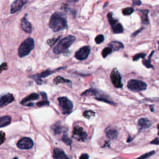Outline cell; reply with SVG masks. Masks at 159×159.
<instances>
[{
	"label": "cell",
	"instance_id": "26",
	"mask_svg": "<svg viewBox=\"0 0 159 159\" xmlns=\"http://www.w3.org/2000/svg\"><path fill=\"white\" fill-rule=\"evenodd\" d=\"M95 99H97V100L98 101H103V102H105V103H107L108 104H112V105H115V103L114 102H112L111 101H110V99H108L107 98H105L103 96H101V97H96L95 98Z\"/></svg>",
	"mask_w": 159,
	"mask_h": 159
},
{
	"label": "cell",
	"instance_id": "33",
	"mask_svg": "<svg viewBox=\"0 0 159 159\" xmlns=\"http://www.w3.org/2000/svg\"><path fill=\"white\" fill-rule=\"evenodd\" d=\"M49 101L47 100V99H43V101H39L37 103V105L38 106H48L49 105Z\"/></svg>",
	"mask_w": 159,
	"mask_h": 159
},
{
	"label": "cell",
	"instance_id": "43",
	"mask_svg": "<svg viewBox=\"0 0 159 159\" xmlns=\"http://www.w3.org/2000/svg\"><path fill=\"white\" fill-rule=\"evenodd\" d=\"M79 0H67V2L69 3H76L78 2Z\"/></svg>",
	"mask_w": 159,
	"mask_h": 159
},
{
	"label": "cell",
	"instance_id": "23",
	"mask_svg": "<svg viewBox=\"0 0 159 159\" xmlns=\"http://www.w3.org/2000/svg\"><path fill=\"white\" fill-rule=\"evenodd\" d=\"M155 52V51H152L151 54H150V56L149 57L148 60H143L142 61V63L143 65L145 67L148 68V69H150V68H153V65L151 64V58L153 56V54Z\"/></svg>",
	"mask_w": 159,
	"mask_h": 159
},
{
	"label": "cell",
	"instance_id": "35",
	"mask_svg": "<svg viewBox=\"0 0 159 159\" xmlns=\"http://www.w3.org/2000/svg\"><path fill=\"white\" fill-rule=\"evenodd\" d=\"M5 134H4V132L0 131V145H1L4 142V141H5Z\"/></svg>",
	"mask_w": 159,
	"mask_h": 159
},
{
	"label": "cell",
	"instance_id": "8",
	"mask_svg": "<svg viewBox=\"0 0 159 159\" xmlns=\"http://www.w3.org/2000/svg\"><path fill=\"white\" fill-rule=\"evenodd\" d=\"M91 51L90 47L89 46H84L80 48L78 51L75 53V58L78 60H84L85 59H87Z\"/></svg>",
	"mask_w": 159,
	"mask_h": 159
},
{
	"label": "cell",
	"instance_id": "3",
	"mask_svg": "<svg viewBox=\"0 0 159 159\" xmlns=\"http://www.w3.org/2000/svg\"><path fill=\"white\" fill-rule=\"evenodd\" d=\"M34 45L35 44L33 39L31 37L28 38L19 46L18 50V55L22 58L28 56L34 48Z\"/></svg>",
	"mask_w": 159,
	"mask_h": 159
},
{
	"label": "cell",
	"instance_id": "19",
	"mask_svg": "<svg viewBox=\"0 0 159 159\" xmlns=\"http://www.w3.org/2000/svg\"><path fill=\"white\" fill-rule=\"evenodd\" d=\"M11 122V117L9 116H5L0 117V128H3L10 124Z\"/></svg>",
	"mask_w": 159,
	"mask_h": 159
},
{
	"label": "cell",
	"instance_id": "4",
	"mask_svg": "<svg viewBox=\"0 0 159 159\" xmlns=\"http://www.w3.org/2000/svg\"><path fill=\"white\" fill-rule=\"evenodd\" d=\"M58 101L59 103L63 115H70L74 109V104L67 97H63L58 98Z\"/></svg>",
	"mask_w": 159,
	"mask_h": 159
},
{
	"label": "cell",
	"instance_id": "10",
	"mask_svg": "<svg viewBox=\"0 0 159 159\" xmlns=\"http://www.w3.org/2000/svg\"><path fill=\"white\" fill-rule=\"evenodd\" d=\"M27 2H28L27 0H15L11 4L10 7V12L11 14H14V13L21 10Z\"/></svg>",
	"mask_w": 159,
	"mask_h": 159
},
{
	"label": "cell",
	"instance_id": "28",
	"mask_svg": "<svg viewBox=\"0 0 159 159\" xmlns=\"http://www.w3.org/2000/svg\"><path fill=\"white\" fill-rule=\"evenodd\" d=\"M134 10L133 8H126L122 10V14L125 16H129L133 14Z\"/></svg>",
	"mask_w": 159,
	"mask_h": 159
},
{
	"label": "cell",
	"instance_id": "41",
	"mask_svg": "<svg viewBox=\"0 0 159 159\" xmlns=\"http://www.w3.org/2000/svg\"><path fill=\"white\" fill-rule=\"evenodd\" d=\"M151 144H155V145H159V139H155L152 141L151 142Z\"/></svg>",
	"mask_w": 159,
	"mask_h": 159
},
{
	"label": "cell",
	"instance_id": "36",
	"mask_svg": "<svg viewBox=\"0 0 159 159\" xmlns=\"http://www.w3.org/2000/svg\"><path fill=\"white\" fill-rule=\"evenodd\" d=\"M59 38H57V39H50L48 40L47 43L50 45H51V46H52L53 45H54L56 44V42L57 41V40Z\"/></svg>",
	"mask_w": 159,
	"mask_h": 159
},
{
	"label": "cell",
	"instance_id": "38",
	"mask_svg": "<svg viewBox=\"0 0 159 159\" xmlns=\"http://www.w3.org/2000/svg\"><path fill=\"white\" fill-rule=\"evenodd\" d=\"M133 5L134 6H139L141 4V1L140 0H133Z\"/></svg>",
	"mask_w": 159,
	"mask_h": 159
},
{
	"label": "cell",
	"instance_id": "2",
	"mask_svg": "<svg viewBox=\"0 0 159 159\" xmlns=\"http://www.w3.org/2000/svg\"><path fill=\"white\" fill-rule=\"evenodd\" d=\"M76 37L74 35H69L61 39L53 48V52L59 54L65 52L75 42Z\"/></svg>",
	"mask_w": 159,
	"mask_h": 159
},
{
	"label": "cell",
	"instance_id": "34",
	"mask_svg": "<svg viewBox=\"0 0 159 159\" xmlns=\"http://www.w3.org/2000/svg\"><path fill=\"white\" fill-rule=\"evenodd\" d=\"M154 153H155V151H151V152H149L148 153H146L144 154L143 156H140L139 158H149L150 157H151L152 156L154 155Z\"/></svg>",
	"mask_w": 159,
	"mask_h": 159
},
{
	"label": "cell",
	"instance_id": "44",
	"mask_svg": "<svg viewBox=\"0 0 159 159\" xmlns=\"http://www.w3.org/2000/svg\"><path fill=\"white\" fill-rule=\"evenodd\" d=\"M157 128H158V129L159 130V123H158V124L157 125Z\"/></svg>",
	"mask_w": 159,
	"mask_h": 159
},
{
	"label": "cell",
	"instance_id": "13",
	"mask_svg": "<svg viewBox=\"0 0 159 159\" xmlns=\"http://www.w3.org/2000/svg\"><path fill=\"white\" fill-rule=\"evenodd\" d=\"M53 158L56 159H68L69 157H68L63 150L56 148L53 151Z\"/></svg>",
	"mask_w": 159,
	"mask_h": 159
},
{
	"label": "cell",
	"instance_id": "18",
	"mask_svg": "<svg viewBox=\"0 0 159 159\" xmlns=\"http://www.w3.org/2000/svg\"><path fill=\"white\" fill-rule=\"evenodd\" d=\"M111 27H112L113 33H114L115 34H121L123 33L124 31L123 27H122V24L119 23V22H116L115 24L112 25Z\"/></svg>",
	"mask_w": 159,
	"mask_h": 159
},
{
	"label": "cell",
	"instance_id": "39",
	"mask_svg": "<svg viewBox=\"0 0 159 159\" xmlns=\"http://www.w3.org/2000/svg\"><path fill=\"white\" fill-rule=\"evenodd\" d=\"M80 159H88L89 158V156L87 153H83L81 154L80 157Z\"/></svg>",
	"mask_w": 159,
	"mask_h": 159
},
{
	"label": "cell",
	"instance_id": "40",
	"mask_svg": "<svg viewBox=\"0 0 159 159\" xmlns=\"http://www.w3.org/2000/svg\"><path fill=\"white\" fill-rule=\"evenodd\" d=\"M142 30H143V28H141V29H139L137 31H136L135 32H134V33L133 34H132V36H133V37H135V36L137 35L138 34H139Z\"/></svg>",
	"mask_w": 159,
	"mask_h": 159
},
{
	"label": "cell",
	"instance_id": "42",
	"mask_svg": "<svg viewBox=\"0 0 159 159\" xmlns=\"http://www.w3.org/2000/svg\"><path fill=\"white\" fill-rule=\"evenodd\" d=\"M41 94H42V96L43 99H47V97L46 93H44V92H42V93H41Z\"/></svg>",
	"mask_w": 159,
	"mask_h": 159
},
{
	"label": "cell",
	"instance_id": "20",
	"mask_svg": "<svg viewBox=\"0 0 159 159\" xmlns=\"http://www.w3.org/2000/svg\"><path fill=\"white\" fill-rule=\"evenodd\" d=\"M52 130L55 135H58L62 133L63 131V127L61 126L60 122H57L52 126Z\"/></svg>",
	"mask_w": 159,
	"mask_h": 159
},
{
	"label": "cell",
	"instance_id": "17",
	"mask_svg": "<svg viewBox=\"0 0 159 159\" xmlns=\"http://www.w3.org/2000/svg\"><path fill=\"white\" fill-rule=\"evenodd\" d=\"M109 46L112 49V51H118L124 48L123 44L119 41H112L109 44Z\"/></svg>",
	"mask_w": 159,
	"mask_h": 159
},
{
	"label": "cell",
	"instance_id": "11",
	"mask_svg": "<svg viewBox=\"0 0 159 159\" xmlns=\"http://www.w3.org/2000/svg\"><path fill=\"white\" fill-rule=\"evenodd\" d=\"M15 101L13 95L10 93L3 94L0 96V108H2L7 106L8 104L11 103Z\"/></svg>",
	"mask_w": 159,
	"mask_h": 159
},
{
	"label": "cell",
	"instance_id": "7",
	"mask_svg": "<svg viewBox=\"0 0 159 159\" xmlns=\"http://www.w3.org/2000/svg\"><path fill=\"white\" fill-rule=\"evenodd\" d=\"M73 137L78 140V141L85 142L87 139L88 135L83 128L77 126L75 127L73 131Z\"/></svg>",
	"mask_w": 159,
	"mask_h": 159
},
{
	"label": "cell",
	"instance_id": "22",
	"mask_svg": "<svg viewBox=\"0 0 159 159\" xmlns=\"http://www.w3.org/2000/svg\"><path fill=\"white\" fill-rule=\"evenodd\" d=\"M53 83L56 85H58L59 83H69L70 85L72 84L71 81H70L69 80L65 79L64 78L61 76H57L56 78H54Z\"/></svg>",
	"mask_w": 159,
	"mask_h": 159
},
{
	"label": "cell",
	"instance_id": "16",
	"mask_svg": "<svg viewBox=\"0 0 159 159\" xmlns=\"http://www.w3.org/2000/svg\"><path fill=\"white\" fill-rule=\"evenodd\" d=\"M21 26L22 29H23L26 33H31L32 31H33V27H32L31 24L27 20L26 17H23L21 20Z\"/></svg>",
	"mask_w": 159,
	"mask_h": 159
},
{
	"label": "cell",
	"instance_id": "21",
	"mask_svg": "<svg viewBox=\"0 0 159 159\" xmlns=\"http://www.w3.org/2000/svg\"><path fill=\"white\" fill-rule=\"evenodd\" d=\"M141 13V19L142 22L144 24H149V10H140L139 11Z\"/></svg>",
	"mask_w": 159,
	"mask_h": 159
},
{
	"label": "cell",
	"instance_id": "29",
	"mask_svg": "<svg viewBox=\"0 0 159 159\" xmlns=\"http://www.w3.org/2000/svg\"><path fill=\"white\" fill-rule=\"evenodd\" d=\"M54 72L53 71H52L51 70H45L43 72H42L41 74H39V75H37L39 76V78H44V77H47V76L51 75L52 74H53Z\"/></svg>",
	"mask_w": 159,
	"mask_h": 159
},
{
	"label": "cell",
	"instance_id": "31",
	"mask_svg": "<svg viewBox=\"0 0 159 159\" xmlns=\"http://www.w3.org/2000/svg\"><path fill=\"white\" fill-rule=\"evenodd\" d=\"M104 37L102 34H99L95 37V42H96L97 44H101L102 42H104Z\"/></svg>",
	"mask_w": 159,
	"mask_h": 159
},
{
	"label": "cell",
	"instance_id": "6",
	"mask_svg": "<svg viewBox=\"0 0 159 159\" xmlns=\"http://www.w3.org/2000/svg\"><path fill=\"white\" fill-rule=\"evenodd\" d=\"M110 78L113 85L117 88H121L123 87L122 83V77L119 72L117 69H114L111 73Z\"/></svg>",
	"mask_w": 159,
	"mask_h": 159
},
{
	"label": "cell",
	"instance_id": "14",
	"mask_svg": "<svg viewBox=\"0 0 159 159\" xmlns=\"http://www.w3.org/2000/svg\"><path fill=\"white\" fill-rule=\"evenodd\" d=\"M106 137L111 140H116L118 137V131L113 128H108L105 130Z\"/></svg>",
	"mask_w": 159,
	"mask_h": 159
},
{
	"label": "cell",
	"instance_id": "1",
	"mask_svg": "<svg viewBox=\"0 0 159 159\" xmlns=\"http://www.w3.org/2000/svg\"><path fill=\"white\" fill-rule=\"evenodd\" d=\"M49 28L54 32H58L67 28V20L64 14L56 12L52 15L49 21Z\"/></svg>",
	"mask_w": 159,
	"mask_h": 159
},
{
	"label": "cell",
	"instance_id": "27",
	"mask_svg": "<svg viewBox=\"0 0 159 159\" xmlns=\"http://www.w3.org/2000/svg\"><path fill=\"white\" fill-rule=\"evenodd\" d=\"M62 141L64 142L65 144L68 145H71L72 143V139H70L69 136H68V135L65 133H64V134L63 135V137H62Z\"/></svg>",
	"mask_w": 159,
	"mask_h": 159
},
{
	"label": "cell",
	"instance_id": "12",
	"mask_svg": "<svg viewBox=\"0 0 159 159\" xmlns=\"http://www.w3.org/2000/svg\"><path fill=\"white\" fill-rule=\"evenodd\" d=\"M40 98V96L37 93H32L31 94L29 95L27 97H26L24 99H22V101L21 102V103L22 105L25 106H33L34 105L33 103H30L31 101L37 100Z\"/></svg>",
	"mask_w": 159,
	"mask_h": 159
},
{
	"label": "cell",
	"instance_id": "45",
	"mask_svg": "<svg viewBox=\"0 0 159 159\" xmlns=\"http://www.w3.org/2000/svg\"><path fill=\"white\" fill-rule=\"evenodd\" d=\"M158 50H159V41L158 42Z\"/></svg>",
	"mask_w": 159,
	"mask_h": 159
},
{
	"label": "cell",
	"instance_id": "25",
	"mask_svg": "<svg viewBox=\"0 0 159 159\" xmlns=\"http://www.w3.org/2000/svg\"><path fill=\"white\" fill-rule=\"evenodd\" d=\"M112 52V50L110 47H105L103 50V51L101 52L103 57V58H106L107 56H108L109 55H110V53H111Z\"/></svg>",
	"mask_w": 159,
	"mask_h": 159
},
{
	"label": "cell",
	"instance_id": "9",
	"mask_svg": "<svg viewBox=\"0 0 159 159\" xmlns=\"http://www.w3.org/2000/svg\"><path fill=\"white\" fill-rule=\"evenodd\" d=\"M34 142L31 138L29 137H23L18 141L17 146L20 149L28 150L30 149L33 147Z\"/></svg>",
	"mask_w": 159,
	"mask_h": 159
},
{
	"label": "cell",
	"instance_id": "30",
	"mask_svg": "<svg viewBox=\"0 0 159 159\" xmlns=\"http://www.w3.org/2000/svg\"><path fill=\"white\" fill-rule=\"evenodd\" d=\"M95 115V112L91 110H88V111H85L83 112V116L85 118H87V119H90L92 116H94Z\"/></svg>",
	"mask_w": 159,
	"mask_h": 159
},
{
	"label": "cell",
	"instance_id": "5",
	"mask_svg": "<svg viewBox=\"0 0 159 159\" xmlns=\"http://www.w3.org/2000/svg\"><path fill=\"white\" fill-rule=\"evenodd\" d=\"M147 85L142 81L132 79L130 80L128 83V88L131 91L134 92H142L147 89Z\"/></svg>",
	"mask_w": 159,
	"mask_h": 159
},
{
	"label": "cell",
	"instance_id": "24",
	"mask_svg": "<svg viewBox=\"0 0 159 159\" xmlns=\"http://www.w3.org/2000/svg\"><path fill=\"white\" fill-rule=\"evenodd\" d=\"M98 91L96 89L93 88H90L89 90H87L85 91L82 94H81V96H90V95H98Z\"/></svg>",
	"mask_w": 159,
	"mask_h": 159
},
{
	"label": "cell",
	"instance_id": "46",
	"mask_svg": "<svg viewBox=\"0 0 159 159\" xmlns=\"http://www.w3.org/2000/svg\"><path fill=\"white\" fill-rule=\"evenodd\" d=\"M158 135H159V131H158Z\"/></svg>",
	"mask_w": 159,
	"mask_h": 159
},
{
	"label": "cell",
	"instance_id": "37",
	"mask_svg": "<svg viewBox=\"0 0 159 159\" xmlns=\"http://www.w3.org/2000/svg\"><path fill=\"white\" fill-rule=\"evenodd\" d=\"M7 69V63H3V64L0 65V73H1L2 71L6 70Z\"/></svg>",
	"mask_w": 159,
	"mask_h": 159
},
{
	"label": "cell",
	"instance_id": "32",
	"mask_svg": "<svg viewBox=\"0 0 159 159\" xmlns=\"http://www.w3.org/2000/svg\"><path fill=\"white\" fill-rule=\"evenodd\" d=\"M145 56H146V54L144 53H139L135 54L133 58V61H137L139 58H144Z\"/></svg>",
	"mask_w": 159,
	"mask_h": 159
},
{
	"label": "cell",
	"instance_id": "15",
	"mask_svg": "<svg viewBox=\"0 0 159 159\" xmlns=\"http://www.w3.org/2000/svg\"><path fill=\"white\" fill-rule=\"evenodd\" d=\"M152 125V122L148 118H140L138 121V126L140 130H143L145 129H147Z\"/></svg>",
	"mask_w": 159,
	"mask_h": 159
}]
</instances>
